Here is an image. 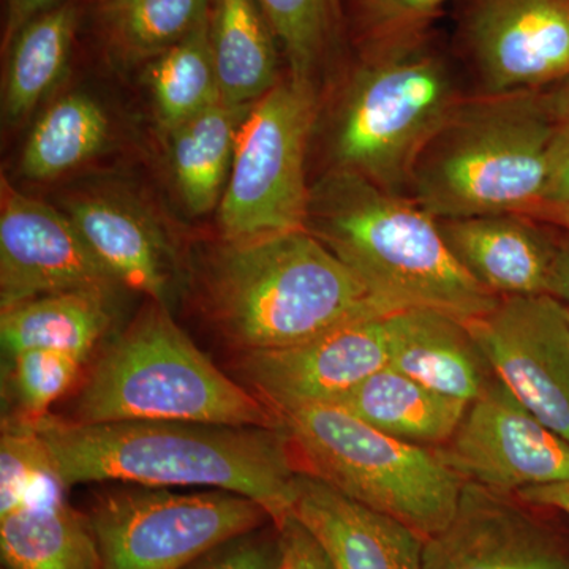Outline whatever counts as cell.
<instances>
[{"instance_id":"6da1fadb","label":"cell","mask_w":569,"mask_h":569,"mask_svg":"<svg viewBox=\"0 0 569 569\" xmlns=\"http://www.w3.org/2000/svg\"><path fill=\"white\" fill-rule=\"evenodd\" d=\"M50 451L63 489L122 481L144 488H208L239 493L274 526L293 515L298 466L283 427L190 421H28Z\"/></svg>"},{"instance_id":"7a4b0ae2","label":"cell","mask_w":569,"mask_h":569,"mask_svg":"<svg viewBox=\"0 0 569 569\" xmlns=\"http://www.w3.org/2000/svg\"><path fill=\"white\" fill-rule=\"evenodd\" d=\"M323 127L326 170L359 176L407 197L419 153L445 119L471 96L462 67L436 29L351 51L332 78Z\"/></svg>"},{"instance_id":"3957f363","label":"cell","mask_w":569,"mask_h":569,"mask_svg":"<svg viewBox=\"0 0 569 569\" xmlns=\"http://www.w3.org/2000/svg\"><path fill=\"white\" fill-rule=\"evenodd\" d=\"M201 307L236 355L305 342L389 310L312 231L217 246L198 274Z\"/></svg>"},{"instance_id":"277c9868","label":"cell","mask_w":569,"mask_h":569,"mask_svg":"<svg viewBox=\"0 0 569 569\" xmlns=\"http://www.w3.org/2000/svg\"><path fill=\"white\" fill-rule=\"evenodd\" d=\"M307 230L392 312L433 309L470 321L500 299L459 263L436 217L359 176L329 171L312 183Z\"/></svg>"},{"instance_id":"5b68a950","label":"cell","mask_w":569,"mask_h":569,"mask_svg":"<svg viewBox=\"0 0 569 569\" xmlns=\"http://www.w3.org/2000/svg\"><path fill=\"white\" fill-rule=\"evenodd\" d=\"M559 127L545 91L468 96L419 153L407 197L436 219L537 212Z\"/></svg>"},{"instance_id":"8992f818","label":"cell","mask_w":569,"mask_h":569,"mask_svg":"<svg viewBox=\"0 0 569 569\" xmlns=\"http://www.w3.org/2000/svg\"><path fill=\"white\" fill-rule=\"evenodd\" d=\"M70 419L282 427L274 408L213 365L153 301L97 359Z\"/></svg>"},{"instance_id":"52a82bcc","label":"cell","mask_w":569,"mask_h":569,"mask_svg":"<svg viewBox=\"0 0 569 569\" xmlns=\"http://www.w3.org/2000/svg\"><path fill=\"white\" fill-rule=\"evenodd\" d=\"M299 473L399 520L422 539L447 527L463 481L436 449L381 433L335 406L277 411Z\"/></svg>"},{"instance_id":"ba28073f","label":"cell","mask_w":569,"mask_h":569,"mask_svg":"<svg viewBox=\"0 0 569 569\" xmlns=\"http://www.w3.org/2000/svg\"><path fill=\"white\" fill-rule=\"evenodd\" d=\"M320 103L317 86L287 73L247 111L219 204L223 241L307 228L312 193L307 162Z\"/></svg>"},{"instance_id":"9c48e42d","label":"cell","mask_w":569,"mask_h":569,"mask_svg":"<svg viewBox=\"0 0 569 569\" xmlns=\"http://www.w3.org/2000/svg\"><path fill=\"white\" fill-rule=\"evenodd\" d=\"M103 569H186L209 550L272 522L253 500L224 490L122 488L88 512Z\"/></svg>"},{"instance_id":"30bf717a","label":"cell","mask_w":569,"mask_h":569,"mask_svg":"<svg viewBox=\"0 0 569 569\" xmlns=\"http://www.w3.org/2000/svg\"><path fill=\"white\" fill-rule=\"evenodd\" d=\"M452 51L471 96L569 80V0H459Z\"/></svg>"},{"instance_id":"8fae6325","label":"cell","mask_w":569,"mask_h":569,"mask_svg":"<svg viewBox=\"0 0 569 569\" xmlns=\"http://www.w3.org/2000/svg\"><path fill=\"white\" fill-rule=\"evenodd\" d=\"M436 452L462 481L511 496L569 479V441L497 377L468 403L455 436Z\"/></svg>"},{"instance_id":"7c38bea8","label":"cell","mask_w":569,"mask_h":569,"mask_svg":"<svg viewBox=\"0 0 569 569\" xmlns=\"http://www.w3.org/2000/svg\"><path fill=\"white\" fill-rule=\"evenodd\" d=\"M468 329L493 376L569 441V309L549 295L501 296Z\"/></svg>"},{"instance_id":"4fadbf2b","label":"cell","mask_w":569,"mask_h":569,"mask_svg":"<svg viewBox=\"0 0 569 569\" xmlns=\"http://www.w3.org/2000/svg\"><path fill=\"white\" fill-rule=\"evenodd\" d=\"M119 287L69 216L2 178L0 309L66 291L114 295Z\"/></svg>"},{"instance_id":"5bb4252c","label":"cell","mask_w":569,"mask_h":569,"mask_svg":"<svg viewBox=\"0 0 569 569\" xmlns=\"http://www.w3.org/2000/svg\"><path fill=\"white\" fill-rule=\"evenodd\" d=\"M385 317L359 318L295 346L236 355V376L276 411L332 406L388 366Z\"/></svg>"},{"instance_id":"9a60e30c","label":"cell","mask_w":569,"mask_h":569,"mask_svg":"<svg viewBox=\"0 0 569 569\" xmlns=\"http://www.w3.org/2000/svg\"><path fill=\"white\" fill-rule=\"evenodd\" d=\"M527 507L463 481L455 516L425 539L421 569H569V550Z\"/></svg>"},{"instance_id":"2e32d148","label":"cell","mask_w":569,"mask_h":569,"mask_svg":"<svg viewBox=\"0 0 569 569\" xmlns=\"http://www.w3.org/2000/svg\"><path fill=\"white\" fill-rule=\"evenodd\" d=\"M447 244L468 274L498 296L549 295L559 239L529 213L438 219Z\"/></svg>"},{"instance_id":"e0dca14e","label":"cell","mask_w":569,"mask_h":569,"mask_svg":"<svg viewBox=\"0 0 569 569\" xmlns=\"http://www.w3.org/2000/svg\"><path fill=\"white\" fill-rule=\"evenodd\" d=\"M293 516L335 569H421L425 539L316 478L296 479Z\"/></svg>"},{"instance_id":"ac0fdd59","label":"cell","mask_w":569,"mask_h":569,"mask_svg":"<svg viewBox=\"0 0 569 569\" xmlns=\"http://www.w3.org/2000/svg\"><path fill=\"white\" fill-rule=\"evenodd\" d=\"M388 366L440 395L470 403L496 377L466 320L433 309L385 317Z\"/></svg>"},{"instance_id":"d6986e66","label":"cell","mask_w":569,"mask_h":569,"mask_svg":"<svg viewBox=\"0 0 569 569\" xmlns=\"http://www.w3.org/2000/svg\"><path fill=\"white\" fill-rule=\"evenodd\" d=\"M69 217L123 287L168 306L170 252L144 213L116 198L84 194L70 201Z\"/></svg>"},{"instance_id":"ffe728a7","label":"cell","mask_w":569,"mask_h":569,"mask_svg":"<svg viewBox=\"0 0 569 569\" xmlns=\"http://www.w3.org/2000/svg\"><path fill=\"white\" fill-rule=\"evenodd\" d=\"M332 406L396 440L436 449L455 436L468 403L385 366Z\"/></svg>"},{"instance_id":"44dd1931","label":"cell","mask_w":569,"mask_h":569,"mask_svg":"<svg viewBox=\"0 0 569 569\" xmlns=\"http://www.w3.org/2000/svg\"><path fill=\"white\" fill-rule=\"evenodd\" d=\"M209 40L220 100L230 107H252L282 80V51L258 0H211Z\"/></svg>"},{"instance_id":"7402d4cb","label":"cell","mask_w":569,"mask_h":569,"mask_svg":"<svg viewBox=\"0 0 569 569\" xmlns=\"http://www.w3.org/2000/svg\"><path fill=\"white\" fill-rule=\"evenodd\" d=\"M112 296L103 291H66L2 309L3 351L13 356L26 350H56L88 361L114 320Z\"/></svg>"},{"instance_id":"603a6c76","label":"cell","mask_w":569,"mask_h":569,"mask_svg":"<svg viewBox=\"0 0 569 569\" xmlns=\"http://www.w3.org/2000/svg\"><path fill=\"white\" fill-rule=\"evenodd\" d=\"M2 569H103L88 515L62 497L0 516Z\"/></svg>"},{"instance_id":"cb8c5ba5","label":"cell","mask_w":569,"mask_h":569,"mask_svg":"<svg viewBox=\"0 0 569 569\" xmlns=\"http://www.w3.org/2000/svg\"><path fill=\"white\" fill-rule=\"evenodd\" d=\"M249 110L219 100L171 132L174 181L183 203L194 216H203L220 204L239 129Z\"/></svg>"},{"instance_id":"d4e9b609","label":"cell","mask_w":569,"mask_h":569,"mask_svg":"<svg viewBox=\"0 0 569 569\" xmlns=\"http://www.w3.org/2000/svg\"><path fill=\"white\" fill-rule=\"evenodd\" d=\"M80 17L78 3L66 0L26 24L11 41L2 97L7 122L24 121L62 77Z\"/></svg>"},{"instance_id":"484cf974","label":"cell","mask_w":569,"mask_h":569,"mask_svg":"<svg viewBox=\"0 0 569 569\" xmlns=\"http://www.w3.org/2000/svg\"><path fill=\"white\" fill-rule=\"evenodd\" d=\"M287 62V73L320 89L350 54L343 0H258Z\"/></svg>"},{"instance_id":"4316f807","label":"cell","mask_w":569,"mask_h":569,"mask_svg":"<svg viewBox=\"0 0 569 569\" xmlns=\"http://www.w3.org/2000/svg\"><path fill=\"white\" fill-rule=\"evenodd\" d=\"M108 133L103 108L86 93H69L33 126L22 149L21 173L32 181L59 178L96 156Z\"/></svg>"},{"instance_id":"83f0119b","label":"cell","mask_w":569,"mask_h":569,"mask_svg":"<svg viewBox=\"0 0 569 569\" xmlns=\"http://www.w3.org/2000/svg\"><path fill=\"white\" fill-rule=\"evenodd\" d=\"M153 59L149 84L160 122L170 132L219 102V82L209 40V14L189 36Z\"/></svg>"},{"instance_id":"f1b7e54d","label":"cell","mask_w":569,"mask_h":569,"mask_svg":"<svg viewBox=\"0 0 569 569\" xmlns=\"http://www.w3.org/2000/svg\"><path fill=\"white\" fill-rule=\"evenodd\" d=\"M104 40L127 59L157 58L200 24L211 0H100Z\"/></svg>"},{"instance_id":"f546056e","label":"cell","mask_w":569,"mask_h":569,"mask_svg":"<svg viewBox=\"0 0 569 569\" xmlns=\"http://www.w3.org/2000/svg\"><path fill=\"white\" fill-rule=\"evenodd\" d=\"M50 451L28 421L3 418L0 432V516L62 497Z\"/></svg>"},{"instance_id":"4dcf8cb0","label":"cell","mask_w":569,"mask_h":569,"mask_svg":"<svg viewBox=\"0 0 569 569\" xmlns=\"http://www.w3.org/2000/svg\"><path fill=\"white\" fill-rule=\"evenodd\" d=\"M451 0H343L351 51L367 50L436 29Z\"/></svg>"},{"instance_id":"1f68e13d","label":"cell","mask_w":569,"mask_h":569,"mask_svg":"<svg viewBox=\"0 0 569 569\" xmlns=\"http://www.w3.org/2000/svg\"><path fill=\"white\" fill-rule=\"evenodd\" d=\"M9 358V381L18 407L13 418L24 421L50 415L52 403L73 388L86 365L74 356L56 350H26Z\"/></svg>"},{"instance_id":"d6a6232c","label":"cell","mask_w":569,"mask_h":569,"mask_svg":"<svg viewBox=\"0 0 569 569\" xmlns=\"http://www.w3.org/2000/svg\"><path fill=\"white\" fill-rule=\"evenodd\" d=\"M279 531L263 527L217 546L186 569H279Z\"/></svg>"},{"instance_id":"836d02e7","label":"cell","mask_w":569,"mask_h":569,"mask_svg":"<svg viewBox=\"0 0 569 569\" xmlns=\"http://www.w3.org/2000/svg\"><path fill=\"white\" fill-rule=\"evenodd\" d=\"M276 527L280 541L279 569H335L313 535L293 515Z\"/></svg>"},{"instance_id":"e575fe53","label":"cell","mask_w":569,"mask_h":569,"mask_svg":"<svg viewBox=\"0 0 569 569\" xmlns=\"http://www.w3.org/2000/svg\"><path fill=\"white\" fill-rule=\"evenodd\" d=\"M63 2L66 0H6V20H3L2 33L3 51L10 47L11 41L26 24Z\"/></svg>"},{"instance_id":"d590c367","label":"cell","mask_w":569,"mask_h":569,"mask_svg":"<svg viewBox=\"0 0 569 569\" xmlns=\"http://www.w3.org/2000/svg\"><path fill=\"white\" fill-rule=\"evenodd\" d=\"M548 204L569 206V134L560 130L553 144L548 190L542 206Z\"/></svg>"},{"instance_id":"8d00e7d4","label":"cell","mask_w":569,"mask_h":569,"mask_svg":"<svg viewBox=\"0 0 569 569\" xmlns=\"http://www.w3.org/2000/svg\"><path fill=\"white\" fill-rule=\"evenodd\" d=\"M518 497L530 507L557 509L569 518V479L556 485L522 490Z\"/></svg>"},{"instance_id":"74e56055","label":"cell","mask_w":569,"mask_h":569,"mask_svg":"<svg viewBox=\"0 0 569 569\" xmlns=\"http://www.w3.org/2000/svg\"><path fill=\"white\" fill-rule=\"evenodd\" d=\"M549 296L569 309V233L559 239V246H557Z\"/></svg>"},{"instance_id":"f35d334b","label":"cell","mask_w":569,"mask_h":569,"mask_svg":"<svg viewBox=\"0 0 569 569\" xmlns=\"http://www.w3.org/2000/svg\"><path fill=\"white\" fill-rule=\"evenodd\" d=\"M546 100L561 133L569 134V80L546 89Z\"/></svg>"},{"instance_id":"ab89813d","label":"cell","mask_w":569,"mask_h":569,"mask_svg":"<svg viewBox=\"0 0 569 569\" xmlns=\"http://www.w3.org/2000/svg\"><path fill=\"white\" fill-rule=\"evenodd\" d=\"M531 217L549 223L550 227H559L569 233V206H542L537 212L531 213Z\"/></svg>"}]
</instances>
